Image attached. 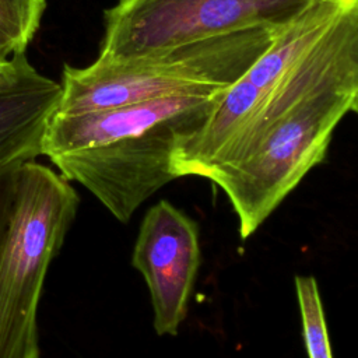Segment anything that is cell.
<instances>
[{"mask_svg": "<svg viewBox=\"0 0 358 358\" xmlns=\"http://www.w3.org/2000/svg\"><path fill=\"white\" fill-rule=\"evenodd\" d=\"M358 88V0L302 56L220 157L210 180L246 239L326 155Z\"/></svg>", "mask_w": 358, "mask_h": 358, "instance_id": "6da1fadb", "label": "cell"}, {"mask_svg": "<svg viewBox=\"0 0 358 358\" xmlns=\"http://www.w3.org/2000/svg\"><path fill=\"white\" fill-rule=\"evenodd\" d=\"M215 96L178 94L103 110H55L41 155L117 221L129 222L150 196L178 178L175 152L200 129Z\"/></svg>", "mask_w": 358, "mask_h": 358, "instance_id": "7a4b0ae2", "label": "cell"}, {"mask_svg": "<svg viewBox=\"0 0 358 358\" xmlns=\"http://www.w3.org/2000/svg\"><path fill=\"white\" fill-rule=\"evenodd\" d=\"M285 25H259L187 42L157 55L64 66L59 113L120 108L178 94L215 95L234 84Z\"/></svg>", "mask_w": 358, "mask_h": 358, "instance_id": "3957f363", "label": "cell"}, {"mask_svg": "<svg viewBox=\"0 0 358 358\" xmlns=\"http://www.w3.org/2000/svg\"><path fill=\"white\" fill-rule=\"evenodd\" d=\"M76 189L52 168H18L0 249V358H41L38 308L45 278L77 215Z\"/></svg>", "mask_w": 358, "mask_h": 358, "instance_id": "277c9868", "label": "cell"}, {"mask_svg": "<svg viewBox=\"0 0 358 358\" xmlns=\"http://www.w3.org/2000/svg\"><path fill=\"white\" fill-rule=\"evenodd\" d=\"M313 0H119L105 11L101 62L143 59L259 25H287Z\"/></svg>", "mask_w": 358, "mask_h": 358, "instance_id": "5b68a950", "label": "cell"}, {"mask_svg": "<svg viewBox=\"0 0 358 358\" xmlns=\"http://www.w3.org/2000/svg\"><path fill=\"white\" fill-rule=\"evenodd\" d=\"M352 0H313L228 88L218 92L200 129L175 152L178 178H207L222 152L302 56Z\"/></svg>", "mask_w": 358, "mask_h": 358, "instance_id": "8992f818", "label": "cell"}, {"mask_svg": "<svg viewBox=\"0 0 358 358\" xmlns=\"http://www.w3.org/2000/svg\"><path fill=\"white\" fill-rule=\"evenodd\" d=\"M152 305L158 336H175L187 313V302L200 264L197 224L168 200L147 210L131 255Z\"/></svg>", "mask_w": 358, "mask_h": 358, "instance_id": "52a82bcc", "label": "cell"}, {"mask_svg": "<svg viewBox=\"0 0 358 358\" xmlns=\"http://www.w3.org/2000/svg\"><path fill=\"white\" fill-rule=\"evenodd\" d=\"M62 85L41 74L20 53L0 76V172L41 155L42 136L55 113Z\"/></svg>", "mask_w": 358, "mask_h": 358, "instance_id": "ba28073f", "label": "cell"}, {"mask_svg": "<svg viewBox=\"0 0 358 358\" xmlns=\"http://www.w3.org/2000/svg\"><path fill=\"white\" fill-rule=\"evenodd\" d=\"M45 0H0V57L25 53L41 24Z\"/></svg>", "mask_w": 358, "mask_h": 358, "instance_id": "9c48e42d", "label": "cell"}, {"mask_svg": "<svg viewBox=\"0 0 358 358\" xmlns=\"http://www.w3.org/2000/svg\"><path fill=\"white\" fill-rule=\"evenodd\" d=\"M295 291L301 312L302 336L309 358H333L324 310L315 277L296 275Z\"/></svg>", "mask_w": 358, "mask_h": 358, "instance_id": "30bf717a", "label": "cell"}, {"mask_svg": "<svg viewBox=\"0 0 358 358\" xmlns=\"http://www.w3.org/2000/svg\"><path fill=\"white\" fill-rule=\"evenodd\" d=\"M20 166L10 168L0 172V249L4 241V235L7 231V225H8L13 204H14L17 173Z\"/></svg>", "mask_w": 358, "mask_h": 358, "instance_id": "8fae6325", "label": "cell"}, {"mask_svg": "<svg viewBox=\"0 0 358 358\" xmlns=\"http://www.w3.org/2000/svg\"><path fill=\"white\" fill-rule=\"evenodd\" d=\"M351 110H354L357 115H358V88H357V92L354 95V101H352V105H351Z\"/></svg>", "mask_w": 358, "mask_h": 358, "instance_id": "7c38bea8", "label": "cell"}, {"mask_svg": "<svg viewBox=\"0 0 358 358\" xmlns=\"http://www.w3.org/2000/svg\"><path fill=\"white\" fill-rule=\"evenodd\" d=\"M8 62H10V60H4V59L0 57V76L4 73V70H6L7 64H8Z\"/></svg>", "mask_w": 358, "mask_h": 358, "instance_id": "4fadbf2b", "label": "cell"}]
</instances>
